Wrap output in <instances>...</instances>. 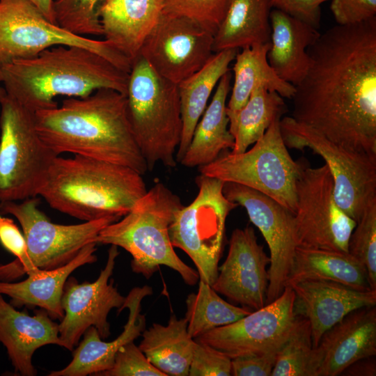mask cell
I'll use <instances>...</instances> for the list:
<instances>
[{
	"instance_id": "cell-7",
	"label": "cell",
	"mask_w": 376,
	"mask_h": 376,
	"mask_svg": "<svg viewBox=\"0 0 376 376\" xmlns=\"http://www.w3.org/2000/svg\"><path fill=\"white\" fill-rule=\"evenodd\" d=\"M39 204L36 196L21 202H0V214L17 219L27 246L22 260L0 264V281L11 282L35 269H52L65 265L86 244L96 242L102 228L120 219L107 217L78 224H58L40 210Z\"/></svg>"
},
{
	"instance_id": "cell-21",
	"label": "cell",
	"mask_w": 376,
	"mask_h": 376,
	"mask_svg": "<svg viewBox=\"0 0 376 376\" xmlns=\"http://www.w3.org/2000/svg\"><path fill=\"white\" fill-rule=\"evenodd\" d=\"M152 293V288L148 285L132 289L120 310V312L124 308L129 309L123 332L113 340L107 342L102 340L95 327H88L83 334V340L72 350L70 363L59 370L52 371L48 376L98 375L110 369L118 350L134 341L146 329V318L141 313V303L145 297Z\"/></svg>"
},
{
	"instance_id": "cell-23",
	"label": "cell",
	"mask_w": 376,
	"mask_h": 376,
	"mask_svg": "<svg viewBox=\"0 0 376 376\" xmlns=\"http://www.w3.org/2000/svg\"><path fill=\"white\" fill-rule=\"evenodd\" d=\"M97 245L96 242L86 244L72 260L61 267L33 269L27 273V279L20 282L0 281V294L8 296L9 303L15 308L39 307L52 319L61 320L64 315L61 298L65 283L73 271L97 261Z\"/></svg>"
},
{
	"instance_id": "cell-33",
	"label": "cell",
	"mask_w": 376,
	"mask_h": 376,
	"mask_svg": "<svg viewBox=\"0 0 376 376\" xmlns=\"http://www.w3.org/2000/svg\"><path fill=\"white\" fill-rule=\"evenodd\" d=\"M196 293L186 299L187 331L193 338L219 327L233 323L251 312L246 307H238L224 300L208 283L198 280Z\"/></svg>"
},
{
	"instance_id": "cell-27",
	"label": "cell",
	"mask_w": 376,
	"mask_h": 376,
	"mask_svg": "<svg viewBox=\"0 0 376 376\" xmlns=\"http://www.w3.org/2000/svg\"><path fill=\"white\" fill-rule=\"evenodd\" d=\"M238 51L230 49L214 53L201 69L178 84L182 130L175 155L177 162L182 159L212 91L221 78L230 71V64Z\"/></svg>"
},
{
	"instance_id": "cell-42",
	"label": "cell",
	"mask_w": 376,
	"mask_h": 376,
	"mask_svg": "<svg viewBox=\"0 0 376 376\" xmlns=\"http://www.w3.org/2000/svg\"><path fill=\"white\" fill-rule=\"evenodd\" d=\"M331 0H272L273 8L320 27V6Z\"/></svg>"
},
{
	"instance_id": "cell-12",
	"label": "cell",
	"mask_w": 376,
	"mask_h": 376,
	"mask_svg": "<svg viewBox=\"0 0 376 376\" xmlns=\"http://www.w3.org/2000/svg\"><path fill=\"white\" fill-rule=\"evenodd\" d=\"M75 45L103 56L130 73L132 62L105 40L72 34L48 21L28 0H0V67L56 45Z\"/></svg>"
},
{
	"instance_id": "cell-8",
	"label": "cell",
	"mask_w": 376,
	"mask_h": 376,
	"mask_svg": "<svg viewBox=\"0 0 376 376\" xmlns=\"http://www.w3.org/2000/svg\"><path fill=\"white\" fill-rule=\"evenodd\" d=\"M280 120L276 118L250 150L240 154L224 150L212 162L198 167L199 173L257 190L294 214L296 181L306 160L291 157L282 138Z\"/></svg>"
},
{
	"instance_id": "cell-2",
	"label": "cell",
	"mask_w": 376,
	"mask_h": 376,
	"mask_svg": "<svg viewBox=\"0 0 376 376\" xmlns=\"http://www.w3.org/2000/svg\"><path fill=\"white\" fill-rule=\"evenodd\" d=\"M36 128L57 155L70 152L130 167L141 175L148 166L128 118L127 95L100 88L68 97L60 107L35 112Z\"/></svg>"
},
{
	"instance_id": "cell-6",
	"label": "cell",
	"mask_w": 376,
	"mask_h": 376,
	"mask_svg": "<svg viewBox=\"0 0 376 376\" xmlns=\"http://www.w3.org/2000/svg\"><path fill=\"white\" fill-rule=\"evenodd\" d=\"M126 95L129 120L148 171L159 163L175 167L182 130L178 84L139 56L132 63Z\"/></svg>"
},
{
	"instance_id": "cell-34",
	"label": "cell",
	"mask_w": 376,
	"mask_h": 376,
	"mask_svg": "<svg viewBox=\"0 0 376 376\" xmlns=\"http://www.w3.org/2000/svg\"><path fill=\"white\" fill-rule=\"evenodd\" d=\"M313 350L309 322L298 315L295 326L279 350L271 376H311Z\"/></svg>"
},
{
	"instance_id": "cell-10",
	"label": "cell",
	"mask_w": 376,
	"mask_h": 376,
	"mask_svg": "<svg viewBox=\"0 0 376 376\" xmlns=\"http://www.w3.org/2000/svg\"><path fill=\"white\" fill-rule=\"evenodd\" d=\"M196 183L198 194L189 205L176 212L169 236L173 247L192 260L199 280L212 286L218 274L226 220L238 205L224 196L223 180L200 173Z\"/></svg>"
},
{
	"instance_id": "cell-40",
	"label": "cell",
	"mask_w": 376,
	"mask_h": 376,
	"mask_svg": "<svg viewBox=\"0 0 376 376\" xmlns=\"http://www.w3.org/2000/svg\"><path fill=\"white\" fill-rule=\"evenodd\" d=\"M280 348L266 352L246 354L232 358L231 375L270 376Z\"/></svg>"
},
{
	"instance_id": "cell-45",
	"label": "cell",
	"mask_w": 376,
	"mask_h": 376,
	"mask_svg": "<svg viewBox=\"0 0 376 376\" xmlns=\"http://www.w3.org/2000/svg\"><path fill=\"white\" fill-rule=\"evenodd\" d=\"M33 4L50 22L57 24L56 22L53 9L52 0H28Z\"/></svg>"
},
{
	"instance_id": "cell-38",
	"label": "cell",
	"mask_w": 376,
	"mask_h": 376,
	"mask_svg": "<svg viewBox=\"0 0 376 376\" xmlns=\"http://www.w3.org/2000/svg\"><path fill=\"white\" fill-rule=\"evenodd\" d=\"M102 376H166L155 368L134 341L123 345L116 352L112 367Z\"/></svg>"
},
{
	"instance_id": "cell-15",
	"label": "cell",
	"mask_w": 376,
	"mask_h": 376,
	"mask_svg": "<svg viewBox=\"0 0 376 376\" xmlns=\"http://www.w3.org/2000/svg\"><path fill=\"white\" fill-rule=\"evenodd\" d=\"M295 294L286 285L281 295L264 306L227 325L194 338L230 359L279 349L297 322Z\"/></svg>"
},
{
	"instance_id": "cell-32",
	"label": "cell",
	"mask_w": 376,
	"mask_h": 376,
	"mask_svg": "<svg viewBox=\"0 0 376 376\" xmlns=\"http://www.w3.org/2000/svg\"><path fill=\"white\" fill-rule=\"evenodd\" d=\"M287 111L283 98L276 92L258 86L246 104L235 113L228 114L229 131L235 144L230 152L240 154L255 143L272 123Z\"/></svg>"
},
{
	"instance_id": "cell-16",
	"label": "cell",
	"mask_w": 376,
	"mask_h": 376,
	"mask_svg": "<svg viewBox=\"0 0 376 376\" xmlns=\"http://www.w3.org/2000/svg\"><path fill=\"white\" fill-rule=\"evenodd\" d=\"M223 193L227 199L245 208L269 246L267 304L281 295L293 266L297 247L294 214L265 194L238 183L224 182Z\"/></svg>"
},
{
	"instance_id": "cell-9",
	"label": "cell",
	"mask_w": 376,
	"mask_h": 376,
	"mask_svg": "<svg viewBox=\"0 0 376 376\" xmlns=\"http://www.w3.org/2000/svg\"><path fill=\"white\" fill-rule=\"evenodd\" d=\"M0 106V202L36 197L58 155L40 139L33 111L8 95Z\"/></svg>"
},
{
	"instance_id": "cell-31",
	"label": "cell",
	"mask_w": 376,
	"mask_h": 376,
	"mask_svg": "<svg viewBox=\"0 0 376 376\" xmlns=\"http://www.w3.org/2000/svg\"><path fill=\"white\" fill-rule=\"evenodd\" d=\"M269 46V42L244 47L237 53L233 67L234 81L227 103V115L239 111L258 86L276 92L283 98H292L295 86L279 78L268 63L267 53Z\"/></svg>"
},
{
	"instance_id": "cell-20",
	"label": "cell",
	"mask_w": 376,
	"mask_h": 376,
	"mask_svg": "<svg viewBox=\"0 0 376 376\" xmlns=\"http://www.w3.org/2000/svg\"><path fill=\"white\" fill-rule=\"evenodd\" d=\"M295 294V312L309 322L315 347L323 334L356 309L376 306V290H358L324 280L290 283Z\"/></svg>"
},
{
	"instance_id": "cell-29",
	"label": "cell",
	"mask_w": 376,
	"mask_h": 376,
	"mask_svg": "<svg viewBox=\"0 0 376 376\" xmlns=\"http://www.w3.org/2000/svg\"><path fill=\"white\" fill-rule=\"evenodd\" d=\"M301 280H324L367 291L370 288L363 265L348 252L296 247L286 285Z\"/></svg>"
},
{
	"instance_id": "cell-24",
	"label": "cell",
	"mask_w": 376,
	"mask_h": 376,
	"mask_svg": "<svg viewBox=\"0 0 376 376\" xmlns=\"http://www.w3.org/2000/svg\"><path fill=\"white\" fill-rule=\"evenodd\" d=\"M269 21L268 63L279 78L296 86L308 69V48L320 33L310 24L276 8L271 10Z\"/></svg>"
},
{
	"instance_id": "cell-46",
	"label": "cell",
	"mask_w": 376,
	"mask_h": 376,
	"mask_svg": "<svg viewBox=\"0 0 376 376\" xmlns=\"http://www.w3.org/2000/svg\"><path fill=\"white\" fill-rule=\"evenodd\" d=\"M6 90L0 85V102L6 97Z\"/></svg>"
},
{
	"instance_id": "cell-5",
	"label": "cell",
	"mask_w": 376,
	"mask_h": 376,
	"mask_svg": "<svg viewBox=\"0 0 376 376\" xmlns=\"http://www.w3.org/2000/svg\"><path fill=\"white\" fill-rule=\"evenodd\" d=\"M182 206L178 195L157 182L125 215L102 228L96 243L129 252L132 270L147 279L164 265L176 271L186 284L194 285L199 280L197 271L178 257L169 236L170 225Z\"/></svg>"
},
{
	"instance_id": "cell-36",
	"label": "cell",
	"mask_w": 376,
	"mask_h": 376,
	"mask_svg": "<svg viewBox=\"0 0 376 376\" xmlns=\"http://www.w3.org/2000/svg\"><path fill=\"white\" fill-rule=\"evenodd\" d=\"M348 253L365 267L369 284L376 290V200L371 201L350 237Z\"/></svg>"
},
{
	"instance_id": "cell-26",
	"label": "cell",
	"mask_w": 376,
	"mask_h": 376,
	"mask_svg": "<svg viewBox=\"0 0 376 376\" xmlns=\"http://www.w3.org/2000/svg\"><path fill=\"white\" fill-rule=\"evenodd\" d=\"M231 78L229 71L218 82L211 101L198 121L191 142L180 162L182 166L193 168L208 164L223 151L233 148L235 139L229 131L226 112Z\"/></svg>"
},
{
	"instance_id": "cell-44",
	"label": "cell",
	"mask_w": 376,
	"mask_h": 376,
	"mask_svg": "<svg viewBox=\"0 0 376 376\" xmlns=\"http://www.w3.org/2000/svg\"><path fill=\"white\" fill-rule=\"evenodd\" d=\"M340 375L375 376L376 361L375 357L363 358L347 366Z\"/></svg>"
},
{
	"instance_id": "cell-25",
	"label": "cell",
	"mask_w": 376,
	"mask_h": 376,
	"mask_svg": "<svg viewBox=\"0 0 376 376\" xmlns=\"http://www.w3.org/2000/svg\"><path fill=\"white\" fill-rule=\"evenodd\" d=\"M162 8V0H107L100 11L104 40L132 63Z\"/></svg>"
},
{
	"instance_id": "cell-3",
	"label": "cell",
	"mask_w": 376,
	"mask_h": 376,
	"mask_svg": "<svg viewBox=\"0 0 376 376\" xmlns=\"http://www.w3.org/2000/svg\"><path fill=\"white\" fill-rule=\"evenodd\" d=\"M130 73L82 47L56 45L0 67L8 97L33 111L58 107L59 95L84 97L100 88L127 95Z\"/></svg>"
},
{
	"instance_id": "cell-35",
	"label": "cell",
	"mask_w": 376,
	"mask_h": 376,
	"mask_svg": "<svg viewBox=\"0 0 376 376\" xmlns=\"http://www.w3.org/2000/svg\"><path fill=\"white\" fill-rule=\"evenodd\" d=\"M107 0H56L53 2L57 25L80 36H103L100 11Z\"/></svg>"
},
{
	"instance_id": "cell-43",
	"label": "cell",
	"mask_w": 376,
	"mask_h": 376,
	"mask_svg": "<svg viewBox=\"0 0 376 376\" xmlns=\"http://www.w3.org/2000/svg\"><path fill=\"white\" fill-rule=\"evenodd\" d=\"M0 244L7 251L22 260L26 255V242L23 233L14 220L0 214Z\"/></svg>"
},
{
	"instance_id": "cell-17",
	"label": "cell",
	"mask_w": 376,
	"mask_h": 376,
	"mask_svg": "<svg viewBox=\"0 0 376 376\" xmlns=\"http://www.w3.org/2000/svg\"><path fill=\"white\" fill-rule=\"evenodd\" d=\"M118 255V246L111 245L106 265L94 282L79 283L72 276L65 281L61 298L64 315L58 324V335L67 350L72 351L91 326L102 339L110 336L108 315L114 308L119 313L125 299L113 285V280L109 281Z\"/></svg>"
},
{
	"instance_id": "cell-19",
	"label": "cell",
	"mask_w": 376,
	"mask_h": 376,
	"mask_svg": "<svg viewBox=\"0 0 376 376\" xmlns=\"http://www.w3.org/2000/svg\"><path fill=\"white\" fill-rule=\"evenodd\" d=\"M376 355V307L352 311L313 347L311 376H337L356 361Z\"/></svg>"
},
{
	"instance_id": "cell-13",
	"label": "cell",
	"mask_w": 376,
	"mask_h": 376,
	"mask_svg": "<svg viewBox=\"0 0 376 376\" xmlns=\"http://www.w3.org/2000/svg\"><path fill=\"white\" fill-rule=\"evenodd\" d=\"M332 175L325 164L312 168L307 161L296 181L294 213L297 246L348 252L357 222L338 205Z\"/></svg>"
},
{
	"instance_id": "cell-1",
	"label": "cell",
	"mask_w": 376,
	"mask_h": 376,
	"mask_svg": "<svg viewBox=\"0 0 376 376\" xmlns=\"http://www.w3.org/2000/svg\"><path fill=\"white\" fill-rule=\"evenodd\" d=\"M295 86L292 118L376 157V17L320 33Z\"/></svg>"
},
{
	"instance_id": "cell-11",
	"label": "cell",
	"mask_w": 376,
	"mask_h": 376,
	"mask_svg": "<svg viewBox=\"0 0 376 376\" xmlns=\"http://www.w3.org/2000/svg\"><path fill=\"white\" fill-rule=\"evenodd\" d=\"M280 130L287 148H309L323 158L333 177L336 203L357 222L376 200V157L337 144L291 116L280 120Z\"/></svg>"
},
{
	"instance_id": "cell-41",
	"label": "cell",
	"mask_w": 376,
	"mask_h": 376,
	"mask_svg": "<svg viewBox=\"0 0 376 376\" xmlns=\"http://www.w3.org/2000/svg\"><path fill=\"white\" fill-rule=\"evenodd\" d=\"M330 8L339 25L361 22L376 17V0H331Z\"/></svg>"
},
{
	"instance_id": "cell-37",
	"label": "cell",
	"mask_w": 376,
	"mask_h": 376,
	"mask_svg": "<svg viewBox=\"0 0 376 376\" xmlns=\"http://www.w3.org/2000/svg\"><path fill=\"white\" fill-rule=\"evenodd\" d=\"M229 0H162V13L188 18L214 35Z\"/></svg>"
},
{
	"instance_id": "cell-39",
	"label": "cell",
	"mask_w": 376,
	"mask_h": 376,
	"mask_svg": "<svg viewBox=\"0 0 376 376\" xmlns=\"http://www.w3.org/2000/svg\"><path fill=\"white\" fill-rule=\"evenodd\" d=\"M189 375H231V359L213 347L196 340Z\"/></svg>"
},
{
	"instance_id": "cell-18",
	"label": "cell",
	"mask_w": 376,
	"mask_h": 376,
	"mask_svg": "<svg viewBox=\"0 0 376 376\" xmlns=\"http://www.w3.org/2000/svg\"><path fill=\"white\" fill-rule=\"evenodd\" d=\"M270 258L258 244L253 228L235 229L227 257L218 267L212 288L231 301L251 310L266 304Z\"/></svg>"
},
{
	"instance_id": "cell-30",
	"label": "cell",
	"mask_w": 376,
	"mask_h": 376,
	"mask_svg": "<svg viewBox=\"0 0 376 376\" xmlns=\"http://www.w3.org/2000/svg\"><path fill=\"white\" fill-rule=\"evenodd\" d=\"M139 349L166 376L189 375L196 340L188 333L185 318L171 315L167 325L153 323L142 334Z\"/></svg>"
},
{
	"instance_id": "cell-22",
	"label": "cell",
	"mask_w": 376,
	"mask_h": 376,
	"mask_svg": "<svg viewBox=\"0 0 376 376\" xmlns=\"http://www.w3.org/2000/svg\"><path fill=\"white\" fill-rule=\"evenodd\" d=\"M0 343L7 350L16 373L34 376L37 370L32 363L39 347L54 344L63 347L58 335V324L42 309L29 315L8 303L0 294Z\"/></svg>"
},
{
	"instance_id": "cell-4",
	"label": "cell",
	"mask_w": 376,
	"mask_h": 376,
	"mask_svg": "<svg viewBox=\"0 0 376 376\" xmlns=\"http://www.w3.org/2000/svg\"><path fill=\"white\" fill-rule=\"evenodd\" d=\"M147 191L143 175L130 167L82 155H58L38 196L62 213L90 221L120 219Z\"/></svg>"
},
{
	"instance_id": "cell-28",
	"label": "cell",
	"mask_w": 376,
	"mask_h": 376,
	"mask_svg": "<svg viewBox=\"0 0 376 376\" xmlns=\"http://www.w3.org/2000/svg\"><path fill=\"white\" fill-rule=\"evenodd\" d=\"M272 0H229L214 35V53L269 42Z\"/></svg>"
},
{
	"instance_id": "cell-14",
	"label": "cell",
	"mask_w": 376,
	"mask_h": 376,
	"mask_svg": "<svg viewBox=\"0 0 376 376\" xmlns=\"http://www.w3.org/2000/svg\"><path fill=\"white\" fill-rule=\"evenodd\" d=\"M213 40L214 35L196 22L162 13L139 56L158 75L178 84L212 56Z\"/></svg>"
}]
</instances>
